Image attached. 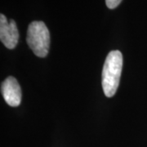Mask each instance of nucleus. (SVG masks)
Listing matches in <instances>:
<instances>
[{
	"mask_svg": "<svg viewBox=\"0 0 147 147\" xmlns=\"http://www.w3.org/2000/svg\"><path fill=\"white\" fill-rule=\"evenodd\" d=\"M26 42L28 46L38 57H45L49 51L50 33L42 21H33L27 30Z\"/></svg>",
	"mask_w": 147,
	"mask_h": 147,
	"instance_id": "obj_2",
	"label": "nucleus"
},
{
	"mask_svg": "<svg viewBox=\"0 0 147 147\" xmlns=\"http://www.w3.org/2000/svg\"><path fill=\"white\" fill-rule=\"evenodd\" d=\"M122 68V53L118 50L111 51L106 57L102 70V88L107 97H112L116 93L119 85Z\"/></svg>",
	"mask_w": 147,
	"mask_h": 147,
	"instance_id": "obj_1",
	"label": "nucleus"
},
{
	"mask_svg": "<svg viewBox=\"0 0 147 147\" xmlns=\"http://www.w3.org/2000/svg\"><path fill=\"white\" fill-rule=\"evenodd\" d=\"M1 91L3 99L7 105L12 107H16L21 104L22 97L21 87L14 77H7L3 82Z\"/></svg>",
	"mask_w": 147,
	"mask_h": 147,
	"instance_id": "obj_4",
	"label": "nucleus"
},
{
	"mask_svg": "<svg viewBox=\"0 0 147 147\" xmlns=\"http://www.w3.org/2000/svg\"><path fill=\"white\" fill-rule=\"evenodd\" d=\"M19 39V33L14 20L8 21L3 14L0 15V40L8 49L16 47Z\"/></svg>",
	"mask_w": 147,
	"mask_h": 147,
	"instance_id": "obj_3",
	"label": "nucleus"
},
{
	"mask_svg": "<svg viewBox=\"0 0 147 147\" xmlns=\"http://www.w3.org/2000/svg\"><path fill=\"white\" fill-rule=\"evenodd\" d=\"M122 1L123 0H105V3L110 9H115L120 4Z\"/></svg>",
	"mask_w": 147,
	"mask_h": 147,
	"instance_id": "obj_5",
	"label": "nucleus"
}]
</instances>
